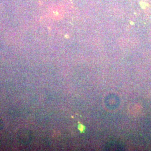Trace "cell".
<instances>
[{"instance_id": "6da1fadb", "label": "cell", "mask_w": 151, "mask_h": 151, "mask_svg": "<svg viewBox=\"0 0 151 151\" xmlns=\"http://www.w3.org/2000/svg\"><path fill=\"white\" fill-rule=\"evenodd\" d=\"M17 135V140L22 145H27L30 144L32 140V132L28 129H20L18 131Z\"/></svg>"}, {"instance_id": "7a4b0ae2", "label": "cell", "mask_w": 151, "mask_h": 151, "mask_svg": "<svg viewBox=\"0 0 151 151\" xmlns=\"http://www.w3.org/2000/svg\"><path fill=\"white\" fill-rule=\"evenodd\" d=\"M4 123L3 121L1 119H0V130L4 128Z\"/></svg>"}]
</instances>
